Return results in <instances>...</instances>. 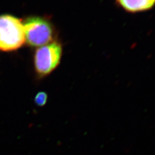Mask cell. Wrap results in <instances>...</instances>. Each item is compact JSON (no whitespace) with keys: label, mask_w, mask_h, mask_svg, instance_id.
Here are the masks:
<instances>
[{"label":"cell","mask_w":155,"mask_h":155,"mask_svg":"<svg viewBox=\"0 0 155 155\" xmlns=\"http://www.w3.org/2000/svg\"><path fill=\"white\" fill-rule=\"evenodd\" d=\"M23 25L25 41L30 46L40 47L54 41V27L46 18L30 17L25 19Z\"/></svg>","instance_id":"6da1fadb"},{"label":"cell","mask_w":155,"mask_h":155,"mask_svg":"<svg viewBox=\"0 0 155 155\" xmlns=\"http://www.w3.org/2000/svg\"><path fill=\"white\" fill-rule=\"evenodd\" d=\"M25 41L23 22L11 15L0 16V49L16 50Z\"/></svg>","instance_id":"7a4b0ae2"},{"label":"cell","mask_w":155,"mask_h":155,"mask_svg":"<svg viewBox=\"0 0 155 155\" xmlns=\"http://www.w3.org/2000/svg\"><path fill=\"white\" fill-rule=\"evenodd\" d=\"M63 55L61 43L54 40L40 47L35 55V68L39 78H44L54 71L60 65Z\"/></svg>","instance_id":"3957f363"},{"label":"cell","mask_w":155,"mask_h":155,"mask_svg":"<svg viewBox=\"0 0 155 155\" xmlns=\"http://www.w3.org/2000/svg\"><path fill=\"white\" fill-rule=\"evenodd\" d=\"M116 2L125 11L130 13L147 11L155 5V0H116Z\"/></svg>","instance_id":"277c9868"},{"label":"cell","mask_w":155,"mask_h":155,"mask_svg":"<svg viewBox=\"0 0 155 155\" xmlns=\"http://www.w3.org/2000/svg\"><path fill=\"white\" fill-rule=\"evenodd\" d=\"M47 98L48 97L46 93H45V92H40L35 96V102L37 105L43 107L46 104Z\"/></svg>","instance_id":"5b68a950"}]
</instances>
